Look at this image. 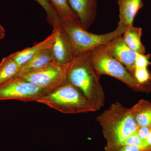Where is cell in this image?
<instances>
[{"instance_id": "6da1fadb", "label": "cell", "mask_w": 151, "mask_h": 151, "mask_svg": "<svg viewBox=\"0 0 151 151\" xmlns=\"http://www.w3.org/2000/svg\"><path fill=\"white\" fill-rule=\"evenodd\" d=\"M97 122L102 128L106 141L105 151H118L124 141L137 131L139 127L130 108L119 102L113 103L97 116Z\"/></svg>"}, {"instance_id": "7a4b0ae2", "label": "cell", "mask_w": 151, "mask_h": 151, "mask_svg": "<svg viewBox=\"0 0 151 151\" xmlns=\"http://www.w3.org/2000/svg\"><path fill=\"white\" fill-rule=\"evenodd\" d=\"M90 51L75 57L70 63L67 82L79 89L96 111L104 106L105 94L100 82V76L90 62Z\"/></svg>"}, {"instance_id": "3957f363", "label": "cell", "mask_w": 151, "mask_h": 151, "mask_svg": "<svg viewBox=\"0 0 151 151\" xmlns=\"http://www.w3.org/2000/svg\"><path fill=\"white\" fill-rule=\"evenodd\" d=\"M37 103L44 104L64 114L95 112L83 93L68 82L50 91Z\"/></svg>"}, {"instance_id": "277c9868", "label": "cell", "mask_w": 151, "mask_h": 151, "mask_svg": "<svg viewBox=\"0 0 151 151\" xmlns=\"http://www.w3.org/2000/svg\"><path fill=\"white\" fill-rule=\"evenodd\" d=\"M90 60L100 76H110L122 81L134 91L148 92L147 86L139 84L127 68L109 53L105 45L90 51Z\"/></svg>"}, {"instance_id": "5b68a950", "label": "cell", "mask_w": 151, "mask_h": 151, "mask_svg": "<svg viewBox=\"0 0 151 151\" xmlns=\"http://www.w3.org/2000/svg\"><path fill=\"white\" fill-rule=\"evenodd\" d=\"M62 25L70 38L74 57L107 44L114 38L123 35L126 29L123 24L118 23V27L113 31L97 35L89 32L80 24Z\"/></svg>"}, {"instance_id": "8992f818", "label": "cell", "mask_w": 151, "mask_h": 151, "mask_svg": "<svg viewBox=\"0 0 151 151\" xmlns=\"http://www.w3.org/2000/svg\"><path fill=\"white\" fill-rule=\"evenodd\" d=\"M70 64H61L52 60L39 69L19 77L42 89L53 90L67 83Z\"/></svg>"}, {"instance_id": "52a82bcc", "label": "cell", "mask_w": 151, "mask_h": 151, "mask_svg": "<svg viewBox=\"0 0 151 151\" xmlns=\"http://www.w3.org/2000/svg\"><path fill=\"white\" fill-rule=\"evenodd\" d=\"M50 91L40 88L22 77H14L0 86V101L37 102Z\"/></svg>"}, {"instance_id": "ba28073f", "label": "cell", "mask_w": 151, "mask_h": 151, "mask_svg": "<svg viewBox=\"0 0 151 151\" xmlns=\"http://www.w3.org/2000/svg\"><path fill=\"white\" fill-rule=\"evenodd\" d=\"M52 28L55 30V37L50 48L52 59L58 63L68 64L74 58L69 36L61 24Z\"/></svg>"}, {"instance_id": "9c48e42d", "label": "cell", "mask_w": 151, "mask_h": 151, "mask_svg": "<svg viewBox=\"0 0 151 151\" xmlns=\"http://www.w3.org/2000/svg\"><path fill=\"white\" fill-rule=\"evenodd\" d=\"M122 35L114 38L105 45L109 53L123 64L133 76L137 52L126 44Z\"/></svg>"}, {"instance_id": "30bf717a", "label": "cell", "mask_w": 151, "mask_h": 151, "mask_svg": "<svg viewBox=\"0 0 151 151\" xmlns=\"http://www.w3.org/2000/svg\"><path fill=\"white\" fill-rule=\"evenodd\" d=\"M68 2L81 26L88 30L96 18L97 0H68Z\"/></svg>"}, {"instance_id": "8fae6325", "label": "cell", "mask_w": 151, "mask_h": 151, "mask_svg": "<svg viewBox=\"0 0 151 151\" xmlns=\"http://www.w3.org/2000/svg\"><path fill=\"white\" fill-rule=\"evenodd\" d=\"M55 36V30L53 29L51 34L44 40L36 44L32 47L14 52L9 56L15 61L20 67L34 57L50 49L54 42Z\"/></svg>"}, {"instance_id": "7c38bea8", "label": "cell", "mask_w": 151, "mask_h": 151, "mask_svg": "<svg viewBox=\"0 0 151 151\" xmlns=\"http://www.w3.org/2000/svg\"><path fill=\"white\" fill-rule=\"evenodd\" d=\"M119 8V23L125 27L133 26V22L139 10L144 6L142 0H118Z\"/></svg>"}, {"instance_id": "4fadbf2b", "label": "cell", "mask_w": 151, "mask_h": 151, "mask_svg": "<svg viewBox=\"0 0 151 151\" xmlns=\"http://www.w3.org/2000/svg\"><path fill=\"white\" fill-rule=\"evenodd\" d=\"M63 25L81 24L80 21L70 7L68 0H48Z\"/></svg>"}, {"instance_id": "5bb4252c", "label": "cell", "mask_w": 151, "mask_h": 151, "mask_svg": "<svg viewBox=\"0 0 151 151\" xmlns=\"http://www.w3.org/2000/svg\"><path fill=\"white\" fill-rule=\"evenodd\" d=\"M130 111L139 127L150 126L151 122V103L147 100H140Z\"/></svg>"}, {"instance_id": "9a60e30c", "label": "cell", "mask_w": 151, "mask_h": 151, "mask_svg": "<svg viewBox=\"0 0 151 151\" xmlns=\"http://www.w3.org/2000/svg\"><path fill=\"white\" fill-rule=\"evenodd\" d=\"M53 60L50 49L38 54L19 68L15 77H19L29 72L39 69Z\"/></svg>"}, {"instance_id": "2e32d148", "label": "cell", "mask_w": 151, "mask_h": 151, "mask_svg": "<svg viewBox=\"0 0 151 151\" xmlns=\"http://www.w3.org/2000/svg\"><path fill=\"white\" fill-rule=\"evenodd\" d=\"M142 30L134 26L126 27L122 37L126 44L131 49L141 54H145V48L141 41Z\"/></svg>"}, {"instance_id": "e0dca14e", "label": "cell", "mask_w": 151, "mask_h": 151, "mask_svg": "<svg viewBox=\"0 0 151 151\" xmlns=\"http://www.w3.org/2000/svg\"><path fill=\"white\" fill-rule=\"evenodd\" d=\"M19 68L9 56L4 57L0 63V86L15 77Z\"/></svg>"}, {"instance_id": "ac0fdd59", "label": "cell", "mask_w": 151, "mask_h": 151, "mask_svg": "<svg viewBox=\"0 0 151 151\" xmlns=\"http://www.w3.org/2000/svg\"><path fill=\"white\" fill-rule=\"evenodd\" d=\"M38 3L45 10L47 22L52 27L60 24L59 18L48 0H33Z\"/></svg>"}, {"instance_id": "d6986e66", "label": "cell", "mask_w": 151, "mask_h": 151, "mask_svg": "<svg viewBox=\"0 0 151 151\" xmlns=\"http://www.w3.org/2000/svg\"><path fill=\"white\" fill-rule=\"evenodd\" d=\"M133 76L138 83L143 86H146L151 81V73L147 68H135Z\"/></svg>"}, {"instance_id": "ffe728a7", "label": "cell", "mask_w": 151, "mask_h": 151, "mask_svg": "<svg viewBox=\"0 0 151 151\" xmlns=\"http://www.w3.org/2000/svg\"><path fill=\"white\" fill-rule=\"evenodd\" d=\"M150 54L145 55L137 53L135 60V68H147L151 64L150 61Z\"/></svg>"}, {"instance_id": "44dd1931", "label": "cell", "mask_w": 151, "mask_h": 151, "mask_svg": "<svg viewBox=\"0 0 151 151\" xmlns=\"http://www.w3.org/2000/svg\"><path fill=\"white\" fill-rule=\"evenodd\" d=\"M127 145L140 146L143 147L142 142L138 135L137 131L130 135L129 137L124 141L122 146Z\"/></svg>"}, {"instance_id": "7402d4cb", "label": "cell", "mask_w": 151, "mask_h": 151, "mask_svg": "<svg viewBox=\"0 0 151 151\" xmlns=\"http://www.w3.org/2000/svg\"><path fill=\"white\" fill-rule=\"evenodd\" d=\"M118 151H149L140 146L127 145L122 146Z\"/></svg>"}, {"instance_id": "603a6c76", "label": "cell", "mask_w": 151, "mask_h": 151, "mask_svg": "<svg viewBox=\"0 0 151 151\" xmlns=\"http://www.w3.org/2000/svg\"><path fill=\"white\" fill-rule=\"evenodd\" d=\"M6 31L4 28L0 24V40H3L5 37Z\"/></svg>"}, {"instance_id": "cb8c5ba5", "label": "cell", "mask_w": 151, "mask_h": 151, "mask_svg": "<svg viewBox=\"0 0 151 151\" xmlns=\"http://www.w3.org/2000/svg\"><path fill=\"white\" fill-rule=\"evenodd\" d=\"M146 141L148 148L151 151V129L148 135V137H147Z\"/></svg>"}, {"instance_id": "d4e9b609", "label": "cell", "mask_w": 151, "mask_h": 151, "mask_svg": "<svg viewBox=\"0 0 151 151\" xmlns=\"http://www.w3.org/2000/svg\"><path fill=\"white\" fill-rule=\"evenodd\" d=\"M150 127L151 129V122L150 123Z\"/></svg>"}]
</instances>
